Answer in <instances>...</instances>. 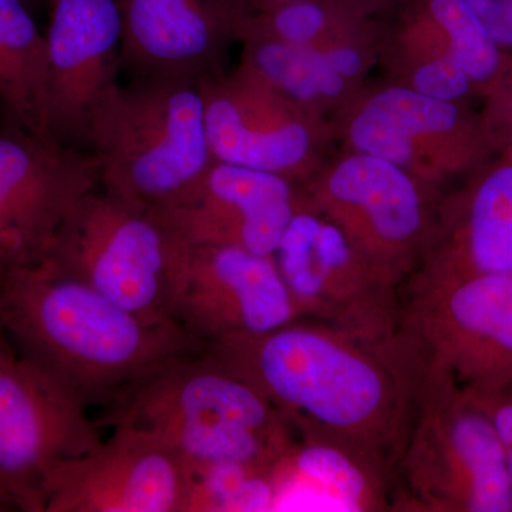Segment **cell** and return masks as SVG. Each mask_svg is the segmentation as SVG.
Here are the masks:
<instances>
[{"label":"cell","mask_w":512,"mask_h":512,"mask_svg":"<svg viewBox=\"0 0 512 512\" xmlns=\"http://www.w3.org/2000/svg\"><path fill=\"white\" fill-rule=\"evenodd\" d=\"M202 352L265 397L299 441L342 448L396 481L420 389L399 335L372 343L302 318Z\"/></svg>","instance_id":"obj_1"},{"label":"cell","mask_w":512,"mask_h":512,"mask_svg":"<svg viewBox=\"0 0 512 512\" xmlns=\"http://www.w3.org/2000/svg\"><path fill=\"white\" fill-rule=\"evenodd\" d=\"M0 326L87 409H106L164 363L202 349L177 323H148L45 261L0 274Z\"/></svg>","instance_id":"obj_2"},{"label":"cell","mask_w":512,"mask_h":512,"mask_svg":"<svg viewBox=\"0 0 512 512\" xmlns=\"http://www.w3.org/2000/svg\"><path fill=\"white\" fill-rule=\"evenodd\" d=\"M99 426L153 434L194 478L218 467L276 476L298 447L265 397L201 350L175 357L103 409Z\"/></svg>","instance_id":"obj_3"},{"label":"cell","mask_w":512,"mask_h":512,"mask_svg":"<svg viewBox=\"0 0 512 512\" xmlns=\"http://www.w3.org/2000/svg\"><path fill=\"white\" fill-rule=\"evenodd\" d=\"M84 147L100 187L150 212L184 198L214 163L200 82H114L93 104Z\"/></svg>","instance_id":"obj_4"},{"label":"cell","mask_w":512,"mask_h":512,"mask_svg":"<svg viewBox=\"0 0 512 512\" xmlns=\"http://www.w3.org/2000/svg\"><path fill=\"white\" fill-rule=\"evenodd\" d=\"M190 247L153 212L99 187L77 204L43 261L148 323L174 322Z\"/></svg>","instance_id":"obj_5"},{"label":"cell","mask_w":512,"mask_h":512,"mask_svg":"<svg viewBox=\"0 0 512 512\" xmlns=\"http://www.w3.org/2000/svg\"><path fill=\"white\" fill-rule=\"evenodd\" d=\"M403 288L399 335L420 392L481 397L512 383V276L409 279Z\"/></svg>","instance_id":"obj_6"},{"label":"cell","mask_w":512,"mask_h":512,"mask_svg":"<svg viewBox=\"0 0 512 512\" xmlns=\"http://www.w3.org/2000/svg\"><path fill=\"white\" fill-rule=\"evenodd\" d=\"M393 507L512 512V478L490 414L473 394L424 390L396 473Z\"/></svg>","instance_id":"obj_7"},{"label":"cell","mask_w":512,"mask_h":512,"mask_svg":"<svg viewBox=\"0 0 512 512\" xmlns=\"http://www.w3.org/2000/svg\"><path fill=\"white\" fill-rule=\"evenodd\" d=\"M298 185L373 268L403 289L429 247L444 191L382 158L348 150L326 158Z\"/></svg>","instance_id":"obj_8"},{"label":"cell","mask_w":512,"mask_h":512,"mask_svg":"<svg viewBox=\"0 0 512 512\" xmlns=\"http://www.w3.org/2000/svg\"><path fill=\"white\" fill-rule=\"evenodd\" d=\"M340 150L389 161L439 191L495 157L476 106L434 99L380 77L332 120Z\"/></svg>","instance_id":"obj_9"},{"label":"cell","mask_w":512,"mask_h":512,"mask_svg":"<svg viewBox=\"0 0 512 512\" xmlns=\"http://www.w3.org/2000/svg\"><path fill=\"white\" fill-rule=\"evenodd\" d=\"M274 258L302 318L372 343L399 335L402 288L373 268L301 191Z\"/></svg>","instance_id":"obj_10"},{"label":"cell","mask_w":512,"mask_h":512,"mask_svg":"<svg viewBox=\"0 0 512 512\" xmlns=\"http://www.w3.org/2000/svg\"><path fill=\"white\" fill-rule=\"evenodd\" d=\"M89 410L0 330V503L8 511L45 512L49 471L99 446Z\"/></svg>","instance_id":"obj_11"},{"label":"cell","mask_w":512,"mask_h":512,"mask_svg":"<svg viewBox=\"0 0 512 512\" xmlns=\"http://www.w3.org/2000/svg\"><path fill=\"white\" fill-rule=\"evenodd\" d=\"M200 87L214 161L302 184L336 144L332 121L302 110L244 64Z\"/></svg>","instance_id":"obj_12"},{"label":"cell","mask_w":512,"mask_h":512,"mask_svg":"<svg viewBox=\"0 0 512 512\" xmlns=\"http://www.w3.org/2000/svg\"><path fill=\"white\" fill-rule=\"evenodd\" d=\"M99 187L89 150L0 121V274L40 264L77 204Z\"/></svg>","instance_id":"obj_13"},{"label":"cell","mask_w":512,"mask_h":512,"mask_svg":"<svg viewBox=\"0 0 512 512\" xmlns=\"http://www.w3.org/2000/svg\"><path fill=\"white\" fill-rule=\"evenodd\" d=\"M113 429L94 450L49 471L45 512L191 511L195 478L187 464L147 431Z\"/></svg>","instance_id":"obj_14"},{"label":"cell","mask_w":512,"mask_h":512,"mask_svg":"<svg viewBox=\"0 0 512 512\" xmlns=\"http://www.w3.org/2000/svg\"><path fill=\"white\" fill-rule=\"evenodd\" d=\"M302 319L274 256L225 245L190 248L173 320L202 346L252 338Z\"/></svg>","instance_id":"obj_15"},{"label":"cell","mask_w":512,"mask_h":512,"mask_svg":"<svg viewBox=\"0 0 512 512\" xmlns=\"http://www.w3.org/2000/svg\"><path fill=\"white\" fill-rule=\"evenodd\" d=\"M282 175L214 161L184 198L153 212L187 247L225 245L274 256L298 208Z\"/></svg>","instance_id":"obj_16"},{"label":"cell","mask_w":512,"mask_h":512,"mask_svg":"<svg viewBox=\"0 0 512 512\" xmlns=\"http://www.w3.org/2000/svg\"><path fill=\"white\" fill-rule=\"evenodd\" d=\"M120 67L131 79L201 82L225 72L242 12L234 0H120Z\"/></svg>","instance_id":"obj_17"},{"label":"cell","mask_w":512,"mask_h":512,"mask_svg":"<svg viewBox=\"0 0 512 512\" xmlns=\"http://www.w3.org/2000/svg\"><path fill=\"white\" fill-rule=\"evenodd\" d=\"M447 188L429 247L410 279L512 276V160L495 156Z\"/></svg>","instance_id":"obj_18"},{"label":"cell","mask_w":512,"mask_h":512,"mask_svg":"<svg viewBox=\"0 0 512 512\" xmlns=\"http://www.w3.org/2000/svg\"><path fill=\"white\" fill-rule=\"evenodd\" d=\"M45 37L50 134L86 150L87 116L120 69V0H50Z\"/></svg>","instance_id":"obj_19"},{"label":"cell","mask_w":512,"mask_h":512,"mask_svg":"<svg viewBox=\"0 0 512 512\" xmlns=\"http://www.w3.org/2000/svg\"><path fill=\"white\" fill-rule=\"evenodd\" d=\"M383 79L434 99L476 106L480 93L433 28L406 0L384 19L379 66Z\"/></svg>","instance_id":"obj_20"},{"label":"cell","mask_w":512,"mask_h":512,"mask_svg":"<svg viewBox=\"0 0 512 512\" xmlns=\"http://www.w3.org/2000/svg\"><path fill=\"white\" fill-rule=\"evenodd\" d=\"M0 121L52 136L46 37L20 0H0Z\"/></svg>","instance_id":"obj_21"},{"label":"cell","mask_w":512,"mask_h":512,"mask_svg":"<svg viewBox=\"0 0 512 512\" xmlns=\"http://www.w3.org/2000/svg\"><path fill=\"white\" fill-rule=\"evenodd\" d=\"M241 64L313 116L332 121L362 87L340 76L323 47L244 37Z\"/></svg>","instance_id":"obj_22"},{"label":"cell","mask_w":512,"mask_h":512,"mask_svg":"<svg viewBox=\"0 0 512 512\" xmlns=\"http://www.w3.org/2000/svg\"><path fill=\"white\" fill-rule=\"evenodd\" d=\"M396 5L384 0H292L242 13L237 42L261 37L295 46L328 45L375 25Z\"/></svg>","instance_id":"obj_23"},{"label":"cell","mask_w":512,"mask_h":512,"mask_svg":"<svg viewBox=\"0 0 512 512\" xmlns=\"http://www.w3.org/2000/svg\"><path fill=\"white\" fill-rule=\"evenodd\" d=\"M440 37L448 53L480 93L500 79L511 55L503 52L466 0H406Z\"/></svg>","instance_id":"obj_24"},{"label":"cell","mask_w":512,"mask_h":512,"mask_svg":"<svg viewBox=\"0 0 512 512\" xmlns=\"http://www.w3.org/2000/svg\"><path fill=\"white\" fill-rule=\"evenodd\" d=\"M481 104V117L495 156L512 160V55Z\"/></svg>","instance_id":"obj_25"},{"label":"cell","mask_w":512,"mask_h":512,"mask_svg":"<svg viewBox=\"0 0 512 512\" xmlns=\"http://www.w3.org/2000/svg\"><path fill=\"white\" fill-rule=\"evenodd\" d=\"M503 52L512 55V0H466Z\"/></svg>","instance_id":"obj_26"},{"label":"cell","mask_w":512,"mask_h":512,"mask_svg":"<svg viewBox=\"0 0 512 512\" xmlns=\"http://www.w3.org/2000/svg\"><path fill=\"white\" fill-rule=\"evenodd\" d=\"M477 399L483 403L493 420L495 430L504 447L512 478V383L498 392L477 397Z\"/></svg>","instance_id":"obj_27"},{"label":"cell","mask_w":512,"mask_h":512,"mask_svg":"<svg viewBox=\"0 0 512 512\" xmlns=\"http://www.w3.org/2000/svg\"><path fill=\"white\" fill-rule=\"evenodd\" d=\"M234 2L242 13H251L272 8V6L281 5V3L292 2V0H234ZM384 2L396 5L399 0H384Z\"/></svg>","instance_id":"obj_28"},{"label":"cell","mask_w":512,"mask_h":512,"mask_svg":"<svg viewBox=\"0 0 512 512\" xmlns=\"http://www.w3.org/2000/svg\"><path fill=\"white\" fill-rule=\"evenodd\" d=\"M8 511V508L5 507L2 503H0V512Z\"/></svg>","instance_id":"obj_29"},{"label":"cell","mask_w":512,"mask_h":512,"mask_svg":"<svg viewBox=\"0 0 512 512\" xmlns=\"http://www.w3.org/2000/svg\"><path fill=\"white\" fill-rule=\"evenodd\" d=\"M0 330H2V326H0Z\"/></svg>","instance_id":"obj_30"}]
</instances>
